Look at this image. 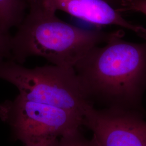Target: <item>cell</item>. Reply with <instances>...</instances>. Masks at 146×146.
<instances>
[{"mask_svg":"<svg viewBox=\"0 0 146 146\" xmlns=\"http://www.w3.org/2000/svg\"><path fill=\"white\" fill-rule=\"evenodd\" d=\"M116 37L92 48L74 66L94 104L143 113L146 92V40L140 43Z\"/></svg>","mask_w":146,"mask_h":146,"instance_id":"6da1fadb","label":"cell"},{"mask_svg":"<svg viewBox=\"0 0 146 146\" xmlns=\"http://www.w3.org/2000/svg\"><path fill=\"white\" fill-rule=\"evenodd\" d=\"M27 5L29 11L11 37L9 60L20 64L32 56H39L52 64L74 68L92 48L124 36L121 29L108 32L68 23L40 0H31Z\"/></svg>","mask_w":146,"mask_h":146,"instance_id":"7a4b0ae2","label":"cell"},{"mask_svg":"<svg viewBox=\"0 0 146 146\" xmlns=\"http://www.w3.org/2000/svg\"><path fill=\"white\" fill-rule=\"evenodd\" d=\"M0 78L15 86L26 99L67 110L83 118L94 107L74 68L52 64L28 68L0 58Z\"/></svg>","mask_w":146,"mask_h":146,"instance_id":"3957f363","label":"cell"},{"mask_svg":"<svg viewBox=\"0 0 146 146\" xmlns=\"http://www.w3.org/2000/svg\"><path fill=\"white\" fill-rule=\"evenodd\" d=\"M0 118L12 137L25 146H49L60 137L83 125L84 118L56 107L26 99L19 94L0 104Z\"/></svg>","mask_w":146,"mask_h":146,"instance_id":"277c9868","label":"cell"},{"mask_svg":"<svg viewBox=\"0 0 146 146\" xmlns=\"http://www.w3.org/2000/svg\"><path fill=\"white\" fill-rule=\"evenodd\" d=\"M83 125L100 146H146V120L140 112L94 106L84 115Z\"/></svg>","mask_w":146,"mask_h":146,"instance_id":"5b68a950","label":"cell"},{"mask_svg":"<svg viewBox=\"0 0 146 146\" xmlns=\"http://www.w3.org/2000/svg\"><path fill=\"white\" fill-rule=\"evenodd\" d=\"M47 8L62 11L96 26H115L132 31L144 40L146 28L125 19L105 0H40Z\"/></svg>","mask_w":146,"mask_h":146,"instance_id":"8992f818","label":"cell"},{"mask_svg":"<svg viewBox=\"0 0 146 146\" xmlns=\"http://www.w3.org/2000/svg\"><path fill=\"white\" fill-rule=\"evenodd\" d=\"M27 5L25 0H0V26L9 33L13 27H17L26 15Z\"/></svg>","mask_w":146,"mask_h":146,"instance_id":"52a82bcc","label":"cell"},{"mask_svg":"<svg viewBox=\"0 0 146 146\" xmlns=\"http://www.w3.org/2000/svg\"><path fill=\"white\" fill-rule=\"evenodd\" d=\"M49 146H100L96 139H88L84 136L80 129L72 131L60 137Z\"/></svg>","mask_w":146,"mask_h":146,"instance_id":"ba28073f","label":"cell"},{"mask_svg":"<svg viewBox=\"0 0 146 146\" xmlns=\"http://www.w3.org/2000/svg\"><path fill=\"white\" fill-rule=\"evenodd\" d=\"M120 13L131 11L146 16V0H125L117 9Z\"/></svg>","mask_w":146,"mask_h":146,"instance_id":"9c48e42d","label":"cell"},{"mask_svg":"<svg viewBox=\"0 0 146 146\" xmlns=\"http://www.w3.org/2000/svg\"><path fill=\"white\" fill-rule=\"evenodd\" d=\"M11 36L0 26V58H11Z\"/></svg>","mask_w":146,"mask_h":146,"instance_id":"30bf717a","label":"cell"},{"mask_svg":"<svg viewBox=\"0 0 146 146\" xmlns=\"http://www.w3.org/2000/svg\"><path fill=\"white\" fill-rule=\"evenodd\" d=\"M108 3H109L110 5L114 7L117 10L120 7V5L122 4L123 2H124L125 0H105Z\"/></svg>","mask_w":146,"mask_h":146,"instance_id":"8fae6325","label":"cell"},{"mask_svg":"<svg viewBox=\"0 0 146 146\" xmlns=\"http://www.w3.org/2000/svg\"><path fill=\"white\" fill-rule=\"evenodd\" d=\"M25 146H48L44 144H36V145H27Z\"/></svg>","mask_w":146,"mask_h":146,"instance_id":"7c38bea8","label":"cell"},{"mask_svg":"<svg viewBox=\"0 0 146 146\" xmlns=\"http://www.w3.org/2000/svg\"><path fill=\"white\" fill-rule=\"evenodd\" d=\"M26 1V2H27V1H29V0H25Z\"/></svg>","mask_w":146,"mask_h":146,"instance_id":"4fadbf2b","label":"cell"}]
</instances>
